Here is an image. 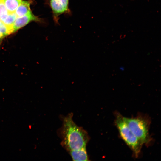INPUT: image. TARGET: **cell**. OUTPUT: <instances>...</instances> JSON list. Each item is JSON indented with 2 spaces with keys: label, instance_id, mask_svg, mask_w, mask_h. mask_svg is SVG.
I'll return each mask as SVG.
<instances>
[{
  "label": "cell",
  "instance_id": "1",
  "mask_svg": "<svg viewBox=\"0 0 161 161\" xmlns=\"http://www.w3.org/2000/svg\"><path fill=\"white\" fill-rule=\"evenodd\" d=\"M73 117L72 113L61 116L62 125L57 132L61 145L67 151L86 147L90 139L86 131L75 123Z\"/></svg>",
  "mask_w": 161,
  "mask_h": 161
},
{
  "label": "cell",
  "instance_id": "2",
  "mask_svg": "<svg viewBox=\"0 0 161 161\" xmlns=\"http://www.w3.org/2000/svg\"><path fill=\"white\" fill-rule=\"evenodd\" d=\"M129 128L143 145H149L152 138L149 133L151 120L146 116L139 114L135 117H123Z\"/></svg>",
  "mask_w": 161,
  "mask_h": 161
},
{
  "label": "cell",
  "instance_id": "3",
  "mask_svg": "<svg viewBox=\"0 0 161 161\" xmlns=\"http://www.w3.org/2000/svg\"><path fill=\"white\" fill-rule=\"evenodd\" d=\"M115 124L120 137L132 151L136 158L139 156L143 144L135 135L119 112L115 113Z\"/></svg>",
  "mask_w": 161,
  "mask_h": 161
},
{
  "label": "cell",
  "instance_id": "4",
  "mask_svg": "<svg viewBox=\"0 0 161 161\" xmlns=\"http://www.w3.org/2000/svg\"><path fill=\"white\" fill-rule=\"evenodd\" d=\"M69 0H49L55 22L58 24L59 16L64 13H69Z\"/></svg>",
  "mask_w": 161,
  "mask_h": 161
},
{
  "label": "cell",
  "instance_id": "5",
  "mask_svg": "<svg viewBox=\"0 0 161 161\" xmlns=\"http://www.w3.org/2000/svg\"><path fill=\"white\" fill-rule=\"evenodd\" d=\"M33 21H40V19L34 16L31 12L24 16L17 17L13 24L14 32Z\"/></svg>",
  "mask_w": 161,
  "mask_h": 161
},
{
  "label": "cell",
  "instance_id": "6",
  "mask_svg": "<svg viewBox=\"0 0 161 161\" xmlns=\"http://www.w3.org/2000/svg\"><path fill=\"white\" fill-rule=\"evenodd\" d=\"M73 161H89L86 147L68 151Z\"/></svg>",
  "mask_w": 161,
  "mask_h": 161
},
{
  "label": "cell",
  "instance_id": "7",
  "mask_svg": "<svg viewBox=\"0 0 161 161\" xmlns=\"http://www.w3.org/2000/svg\"><path fill=\"white\" fill-rule=\"evenodd\" d=\"M30 3L28 1H22L15 12L17 16H21L31 12L30 7Z\"/></svg>",
  "mask_w": 161,
  "mask_h": 161
},
{
  "label": "cell",
  "instance_id": "8",
  "mask_svg": "<svg viewBox=\"0 0 161 161\" xmlns=\"http://www.w3.org/2000/svg\"><path fill=\"white\" fill-rule=\"evenodd\" d=\"M8 14L15 13L22 0H4Z\"/></svg>",
  "mask_w": 161,
  "mask_h": 161
},
{
  "label": "cell",
  "instance_id": "9",
  "mask_svg": "<svg viewBox=\"0 0 161 161\" xmlns=\"http://www.w3.org/2000/svg\"><path fill=\"white\" fill-rule=\"evenodd\" d=\"M17 17L15 12L8 14L2 22L7 27L11 33L14 32L13 24Z\"/></svg>",
  "mask_w": 161,
  "mask_h": 161
},
{
  "label": "cell",
  "instance_id": "10",
  "mask_svg": "<svg viewBox=\"0 0 161 161\" xmlns=\"http://www.w3.org/2000/svg\"><path fill=\"white\" fill-rule=\"evenodd\" d=\"M8 13L6 7L4 0H0V20L1 22L6 18Z\"/></svg>",
  "mask_w": 161,
  "mask_h": 161
},
{
  "label": "cell",
  "instance_id": "11",
  "mask_svg": "<svg viewBox=\"0 0 161 161\" xmlns=\"http://www.w3.org/2000/svg\"><path fill=\"white\" fill-rule=\"evenodd\" d=\"M0 32L4 37L11 34L7 27L2 22L0 23Z\"/></svg>",
  "mask_w": 161,
  "mask_h": 161
},
{
  "label": "cell",
  "instance_id": "12",
  "mask_svg": "<svg viewBox=\"0 0 161 161\" xmlns=\"http://www.w3.org/2000/svg\"><path fill=\"white\" fill-rule=\"evenodd\" d=\"M4 38V37L2 34L0 32V46L1 44L2 40Z\"/></svg>",
  "mask_w": 161,
  "mask_h": 161
},
{
  "label": "cell",
  "instance_id": "13",
  "mask_svg": "<svg viewBox=\"0 0 161 161\" xmlns=\"http://www.w3.org/2000/svg\"><path fill=\"white\" fill-rule=\"evenodd\" d=\"M123 67H120V69L121 70H122V71H123Z\"/></svg>",
  "mask_w": 161,
  "mask_h": 161
},
{
  "label": "cell",
  "instance_id": "14",
  "mask_svg": "<svg viewBox=\"0 0 161 161\" xmlns=\"http://www.w3.org/2000/svg\"><path fill=\"white\" fill-rule=\"evenodd\" d=\"M1 21H0V23L1 22Z\"/></svg>",
  "mask_w": 161,
  "mask_h": 161
}]
</instances>
